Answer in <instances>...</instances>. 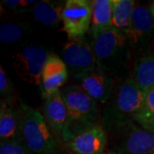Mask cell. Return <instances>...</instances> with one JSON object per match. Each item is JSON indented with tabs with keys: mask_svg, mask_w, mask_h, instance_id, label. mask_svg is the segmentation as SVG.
Returning <instances> with one entry per match:
<instances>
[{
	"mask_svg": "<svg viewBox=\"0 0 154 154\" xmlns=\"http://www.w3.org/2000/svg\"><path fill=\"white\" fill-rule=\"evenodd\" d=\"M146 92L139 88L134 79H127L113 91L100 115L101 125L112 134L135 122L143 106Z\"/></svg>",
	"mask_w": 154,
	"mask_h": 154,
	"instance_id": "1",
	"label": "cell"
},
{
	"mask_svg": "<svg viewBox=\"0 0 154 154\" xmlns=\"http://www.w3.org/2000/svg\"><path fill=\"white\" fill-rule=\"evenodd\" d=\"M67 108V119L62 140L69 142L77 135L98 124L99 104L78 86H69L61 90Z\"/></svg>",
	"mask_w": 154,
	"mask_h": 154,
	"instance_id": "2",
	"label": "cell"
},
{
	"mask_svg": "<svg viewBox=\"0 0 154 154\" xmlns=\"http://www.w3.org/2000/svg\"><path fill=\"white\" fill-rule=\"evenodd\" d=\"M97 66L110 76L121 75L130 58V47L126 34L111 28L93 38Z\"/></svg>",
	"mask_w": 154,
	"mask_h": 154,
	"instance_id": "3",
	"label": "cell"
},
{
	"mask_svg": "<svg viewBox=\"0 0 154 154\" xmlns=\"http://www.w3.org/2000/svg\"><path fill=\"white\" fill-rule=\"evenodd\" d=\"M22 140L33 154H58L55 137L38 110L21 103Z\"/></svg>",
	"mask_w": 154,
	"mask_h": 154,
	"instance_id": "4",
	"label": "cell"
},
{
	"mask_svg": "<svg viewBox=\"0 0 154 154\" xmlns=\"http://www.w3.org/2000/svg\"><path fill=\"white\" fill-rule=\"evenodd\" d=\"M48 56L42 47L27 45L12 55V66L22 81L40 87L42 71Z\"/></svg>",
	"mask_w": 154,
	"mask_h": 154,
	"instance_id": "5",
	"label": "cell"
},
{
	"mask_svg": "<svg viewBox=\"0 0 154 154\" xmlns=\"http://www.w3.org/2000/svg\"><path fill=\"white\" fill-rule=\"evenodd\" d=\"M92 2L88 0H67L63 10V30L69 40L85 36L92 23Z\"/></svg>",
	"mask_w": 154,
	"mask_h": 154,
	"instance_id": "6",
	"label": "cell"
},
{
	"mask_svg": "<svg viewBox=\"0 0 154 154\" xmlns=\"http://www.w3.org/2000/svg\"><path fill=\"white\" fill-rule=\"evenodd\" d=\"M63 60L73 76L94 69L97 67L93 42L87 37L69 40L62 51Z\"/></svg>",
	"mask_w": 154,
	"mask_h": 154,
	"instance_id": "7",
	"label": "cell"
},
{
	"mask_svg": "<svg viewBox=\"0 0 154 154\" xmlns=\"http://www.w3.org/2000/svg\"><path fill=\"white\" fill-rule=\"evenodd\" d=\"M125 34L134 52H140L147 45L154 36V17L149 7L136 4L130 26Z\"/></svg>",
	"mask_w": 154,
	"mask_h": 154,
	"instance_id": "8",
	"label": "cell"
},
{
	"mask_svg": "<svg viewBox=\"0 0 154 154\" xmlns=\"http://www.w3.org/2000/svg\"><path fill=\"white\" fill-rule=\"evenodd\" d=\"M77 86L98 104L105 105L114 91L112 77L97 66L94 69L74 76Z\"/></svg>",
	"mask_w": 154,
	"mask_h": 154,
	"instance_id": "9",
	"label": "cell"
},
{
	"mask_svg": "<svg viewBox=\"0 0 154 154\" xmlns=\"http://www.w3.org/2000/svg\"><path fill=\"white\" fill-rule=\"evenodd\" d=\"M119 135L117 154H154V134L134 123L115 133Z\"/></svg>",
	"mask_w": 154,
	"mask_h": 154,
	"instance_id": "10",
	"label": "cell"
},
{
	"mask_svg": "<svg viewBox=\"0 0 154 154\" xmlns=\"http://www.w3.org/2000/svg\"><path fill=\"white\" fill-rule=\"evenodd\" d=\"M68 76L69 70L64 61L55 54L48 56L42 71L39 87L42 98L45 100L60 91L61 87L66 82Z\"/></svg>",
	"mask_w": 154,
	"mask_h": 154,
	"instance_id": "11",
	"label": "cell"
},
{
	"mask_svg": "<svg viewBox=\"0 0 154 154\" xmlns=\"http://www.w3.org/2000/svg\"><path fill=\"white\" fill-rule=\"evenodd\" d=\"M106 144V131L98 123L72 139L67 146L74 154H103Z\"/></svg>",
	"mask_w": 154,
	"mask_h": 154,
	"instance_id": "12",
	"label": "cell"
},
{
	"mask_svg": "<svg viewBox=\"0 0 154 154\" xmlns=\"http://www.w3.org/2000/svg\"><path fill=\"white\" fill-rule=\"evenodd\" d=\"M44 116L55 138H61L67 119V108L60 91L45 99Z\"/></svg>",
	"mask_w": 154,
	"mask_h": 154,
	"instance_id": "13",
	"label": "cell"
},
{
	"mask_svg": "<svg viewBox=\"0 0 154 154\" xmlns=\"http://www.w3.org/2000/svg\"><path fill=\"white\" fill-rule=\"evenodd\" d=\"M22 110H16L11 104L1 100L0 105V140L8 141L22 139Z\"/></svg>",
	"mask_w": 154,
	"mask_h": 154,
	"instance_id": "14",
	"label": "cell"
},
{
	"mask_svg": "<svg viewBox=\"0 0 154 154\" xmlns=\"http://www.w3.org/2000/svg\"><path fill=\"white\" fill-rule=\"evenodd\" d=\"M112 0L92 1L91 33L93 38L112 28Z\"/></svg>",
	"mask_w": 154,
	"mask_h": 154,
	"instance_id": "15",
	"label": "cell"
},
{
	"mask_svg": "<svg viewBox=\"0 0 154 154\" xmlns=\"http://www.w3.org/2000/svg\"><path fill=\"white\" fill-rule=\"evenodd\" d=\"M64 5L65 2L63 1H39L33 6V17L45 26H57L62 21Z\"/></svg>",
	"mask_w": 154,
	"mask_h": 154,
	"instance_id": "16",
	"label": "cell"
},
{
	"mask_svg": "<svg viewBox=\"0 0 154 154\" xmlns=\"http://www.w3.org/2000/svg\"><path fill=\"white\" fill-rule=\"evenodd\" d=\"M134 81L146 92L154 86V51L140 57L134 69Z\"/></svg>",
	"mask_w": 154,
	"mask_h": 154,
	"instance_id": "17",
	"label": "cell"
},
{
	"mask_svg": "<svg viewBox=\"0 0 154 154\" xmlns=\"http://www.w3.org/2000/svg\"><path fill=\"white\" fill-rule=\"evenodd\" d=\"M112 28L126 33L132 20L133 11L136 5L133 0H112Z\"/></svg>",
	"mask_w": 154,
	"mask_h": 154,
	"instance_id": "18",
	"label": "cell"
},
{
	"mask_svg": "<svg viewBox=\"0 0 154 154\" xmlns=\"http://www.w3.org/2000/svg\"><path fill=\"white\" fill-rule=\"evenodd\" d=\"M135 122L154 134V86L146 91L143 106L136 116Z\"/></svg>",
	"mask_w": 154,
	"mask_h": 154,
	"instance_id": "19",
	"label": "cell"
},
{
	"mask_svg": "<svg viewBox=\"0 0 154 154\" xmlns=\"http://www.w3.org/2000/svg\"><path fill=\"white\" fill-rule=\"evenodd\" d=\"M24 23L2 22L0 25V40L4 44H14L20 41L28 33Z\"/></svg>",
	"mask_w": 154,
	"mask_h": 154,
	"instance_id": "20",
	"label": "cell"
},
{
	"mask_svg": "<svg viewBox=\"0 0 154 154\" xmlns=\"http://www.w3.org/2000/svg\"><path fill=\"white\" fill-rule=\"evenodd\" d=\"M0 154H33L25 146L22 139L0 141Z\"/></svg>",
	"mask_w": 154,
	"mask_h": 154,
	"instance_id": "21",
	"label": "cell"
},
{
	"mask_svg": "<svg viewBox=\"0 0 154 154\" xmlns=\"http://www.w3.org/2000/svg\"><path fill=\"white\" fill-rule=\"evenodd\" d=\"M0 94L3 100L9 104H11L15 95L13 84L2 66L0 67Z\"/></svg>",
	"mask_w": 154,
	"mask_h": 154,
	"instance_id": "22",
	"label": "cell"
},
{
	"mask_svg": "<svg viewBox=\"0 0 154 154\" xmlns=\"http://www.w3.org/2000/svg\"><path fill=\"white\" fill-rule=\"evenodd\" d=\"M2 5L5 6L6 9L16 13H22L28 11L37 3V1L31 0H5L1 2Z\"/></svg>",
	"mask_w": 154,
	"mask_h": 154,
	"instance_id": "23",
	"label": "cell"
},
{
	"mask_svg": "<svg viewBox=\"0 0 154 154\" xmlns=\"http://www.w3.org/2000/svg\"><path fill=\"white\" fill-rule=\"evenodd\" d=\"M149 8H150V10H151V11H152V15H153L154 17V1L150 5Z\"/></svg>",
	"mask_w": 154,
	"mask_h": 154,
	"instance_id": "24",
	"label": "cell"
},
{
	"mask_svg": "<svg viewBox=\"0 0 154 154\" xmlns=\"http://www.w3.org/2000/svg\"><path fill=\"white\" fill-rule=\"evenodd\" d=\"M103 154H117L116 152H107V153H103Z\"/></svg>",
	"mask_w": 154,
	"mask_h": 154,
	"instance_id": "25",
	"label": "cell"
}]
</instances>
